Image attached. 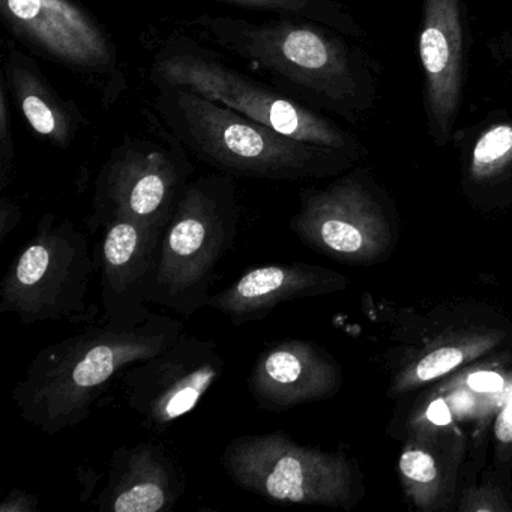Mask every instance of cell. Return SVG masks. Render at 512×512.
Masks as SVG:
<instances>
[{
    "label": "cell",
    "mask_w": 512,
    "mask_h": 512,
    "mask_svg": "<svg viewBox=\"0 0 512 512\" xmlns=\"http://www.w3.org/2000/svg\"><path fill=\"white\" fill-rule=\"evenodd\" d=\"M182 334L181 319L154 313L136 328L100 322L49 344L14 386L20 418L49 436L79 427L116 377L163 352Z\"/></svg>",
    "instance_id": "obj_1"
},
{
    "label": "cell",
    "mask_w": 512,
    "mask_h": 512,
    "mask_svg": "<svg viewBox=\"0 0 512 512\" xmlns=\"http://www.w3.org/2000/svg\"><path fill=\"white\" fill-rule=\"evenodd\" d=\"M154 107L170 136L217 172L292 182L331 169L340 151L299 142L179 86L155 85Z\"/></svg>",
    "instance_id": "obj_2"
},
{
    "label": "cell",
    "mask_w": 512,
    "mask_h": 512,
    "mask_svg": "<svg viewBox=\"0 0 512 512\" xmlns=\"http://www.w3.org/2000/svg\"><path fill=\"white\" fill-rule=\"evenodd\" d=\"M301 17L280 16L268 22L203 14L196 28L220 49L263 71L278 89L338 107L356 97L355 68L337 38Z\"/></svg>",
    "instance_id": "obj_3"
},
{
    "label": "cell",
    "mask_w": 512,
    "mask_h": 512,
    "mask_svg": "<svg viewBox=\"0 0 512 512\" xmlns=\"http://www.w3.org/2000/svg\"><path fill=\"white\" fill-rule=\"evenodd\" d=\"M241 224L233 176L191 179L164 229L149 302L190 319L208 305L221 260L232 250Z\"/></svg>",
    "instance_id": "obj_4"
},
{
    "label": "cell",
    "mask_w": 512,
    "mask_h": 512,
    "mask_svg": "<svg viewBox=\"0 0 512 512\" xmlns=\"http://www.w3.org/2000/svg\"><path fill=\"white\" fill-rule=\"evenodd\" d=\"M149 79L154 86L190 89L299 142L349 151V137L337 125L280 89L224 64L193 38L170 40L155 55Z\"/></svg>",
    "instance_id": "obj_5"
},
{
    "label": "cell",
    "mask_w": 512,
    "mask_h": 512,
    "mask_svg": "<svg viewBox=\"0 0 512 512\" xmlns=\"http://www.w3.org/2000/svg\"><path fill=\"white\" fill-rule=\"evenodd\" d=\"M97 271L86 233L44 214L2 278L0 314H16L25 325L83 319Z\"/></svg>",
    "instance_id": "obj_6"
},
{
    "label": "cell",
    "mask_w": 512,
    "mask_h": 512,
    "mask_svg": "<svg viewBox=\"0 0 512 512\" xmlns=\"http://www.w3.org/2000/svg\"><path fill=\"white\" fill-rule=\"evenodd\" d=\"M221 463L233 484L269 502L344 506L352 496V469L343 457L299 445L284 433L235 437Z\"/></svg>",
    "instance_id": "obj_7"
},
{
    "label": "cell",
    "mask_w": 512,
    "mask_h": 512,
    "mask_svg": "<svg viewBox=\"0 0 512 512\" xmlns=\"http://www.w3.org/2000/svg\"><path fill=\"white\" fill-rule=\"evenodd\" d=\"M193 173L184 148L127 137L95 179L89 227L97 232L110 221L128 220L164 232Z\"/></svg>",
    "instance_id": "obj_8"
},
{
    "label": "cell",
    "mask_w": 512,
    "mask_h": 512,
    "mask_svg": "<svg viewBox=\"0 0 512 512\" xmlns=\"http://www.w3.org/2000/svg\"><path fill=\"white\" fill-rule=\"evenodd\" d=\"M224 368L214 340L182 334L163 352L127 368L122 374L125 400L146 427L166 431L199 406Z\"/></svg>",
    "instance_id": "obj_9"
},
{
    "label": "cell",
    "mask_w": 512,
    "mask_h": 512,
    "mask_svg": "<svg viewBox=\"0 0 512 512\" xmlns=\"http://www.w3.org/2000/svg\"><path fill=\"white\" fill-rule=\"evenodd\" d=\"M11 35L56 64L85 74L118 73V49L103 26L74 0H0Z\"/></svg>",
    "instance_id": "obj_10"
},
{
    "label": "cell",
    "mask_w": 512,
    "mask_h": 512,
    "mask_svg": "<svg viewBox=\"0 0 512 512\" xmlns=\"http://www.w3.org/2000/svg\"><path fill=\"white\" fill-rule=\"evenodd\" d=\"M101 230L95 251L101 277V322L113 328H136L154 314L149 310V295L164 232L128 220L110 221Z\"/></svg>",
    "instance_id": "obj_11"
},
{
    "label": "cell",
    "mask_w": 512,
    "mask_h": 512,
    "mask_svg": "<svg viewBox=\"0 0 512 512\" xmlns=\"http://www.w3.org/2000/svg\"><path fill=\"white\" fill-rule=\"evenodd\" d=\"M289 227L308 247L340 260L370 259L383 230L370 197L352 179L304 191Z\"/></svg>",
    "instance_id": "obj_12"
},
{
    "label": "cell",
    "mask_w": 512,
    "mask_h": 512,
    "mask_svg": "<svg viewBox=\"0 0 512 512\" xmlns=\"http://www.w3.org/2000/svg\"><path fill=\"white\" fill-rule=\"evenodd\" d=\"M338 370L334 361L310 341H275L251 367L248 391L257 407L283 413L335 394Z\"/></svg>",
    "instance_id": "obj_13"
},
{
    "label": "cell",
    "mask_w": 512,
    "mask_h": 512,
    "mask_svg": "<svg viewBox=\"0 0 512 512\" xmlns=\"http://www.w3.org/2000/svg\"><path fill=\"white\" fill-rule=\"evenodd\" d=\"M419 56L434 137L443 143L454 124L463 80L460 0H424Z\"/></svg>",
    "instance_id": "obj_14"
},
{
    "label": "cell",
    "mask_w": 512,
    "mask_h": 512,
    "mask_svg": "<svg viewBox=\"0 0 512 512\" xmlns=\"http://www.w3.org/2000/svg\"><path fill=\"white\" fill-rule=\"evenodd\" d=\"M185 478L172 455L154 442L122 446L110 458L109 481L98 496L103 512L172 511Z\"/></svg>",
    "instance_id": "obj_15"
},
{
    "label": "cell",
    "mask_w": 512,
    "mask_h": 512,
    "mask_svg": "<svg viewBox=\"0 0 512 512\" xmlns=\"http://www.w3.org/2000/svg\"><path fill=\"white\" fill-rule=\"evenodd\" d=\"M340 286L338 275L319 266L277 263L248 269L226 289L211 293L206 307L242 326L266 319L284 302L323 295Z\"/></svg>",
    "instance_id": "obj_16"
},
{
    "label": "cell",
    "mask_w": 512,
    "mask_h": 512,
    "mask_svg": "<svg viewBox=\"0 0 512 512\" xmlns=\"http://www.w3.org/2000/svg\"><path fill=\"white\" fill-rule=\"evenodd\" d=\"M2 80L32 131L58 148H68L88 124L79 106L62 98L37 61L17 47L5 55Z\"/></svg>",
    "instance_id": "obj_17"
},
{
    "label": "cell",
    "mask_w": 512,
    "mask_h": 512,
    "mask_svg": "<svg viewBox=\"0 0 512 512\" xmlns=\"http://www.w3.org/2000/svg\"><path fill=\"white\" fill-rule=\"evenodd\" d=\"M247 10L266 11L280 16L301 17L326 25H341L343 16L329 0H214Z\"/></svg>",
    "instance_id": "obj_18"
},
{
    "label": "cell",
    "mask_w": 512,
    "mask_h": 512,
    "mask_svg": "<svg viewBox=\"0 0 512 512\" xmlns=\"http://www.w3.org/2000/svg\"><path fill=\"white\" fill-rule=\"evenodd\" d=\"M512 160V125L497 124L485 131L472 152V175L488 178Z\"/></svg>",
    "instance_id": "obj_19"
},
{
    "label": "cell",
    "mask_w": 512,
    "mask_h": 512,
    "mask_svg": "<svg viewBox=\"0 0 512 512\" xmlns=\"http://www.w3.org/2000/svg\"><path fill=\"white\" fill-rule=\"evenodd\" d=\"M16 166L13 124H11L10 92L4 80L0 83V190H7Z\"/></svg>",
    "instance_id": "obj_20"
},
{
    "label": "cell",
    "mask_w": 512,
    "mask_h": 512,
    "mask_svg": "<svg viewBox=\"0 0 512 512\" xmlns=\"http://www.w3.org/2000/svg\"><path fill=\"white\" fill-rule=\"evenodd\" d=\"M464 353L457 347H440L428 353L416 365L415 376L419 382H428L457 368L463 362Z\"/></svg>",
    "instance_id": "obj_21"
},
{
    "label": "cell",
    "mask_w": 512,
    "mask_h": 512,
    "mask_svg": "<svg viewBox=\"0 0 512 512\" xmlns=\"http://www.w3.org/2000/svg\"><path fill=\"white\" fill-rule=\"evenodd\" d=\"M400 470L407 479L416 484H430L437 478L436 461L421 449L404 452L400 458Z\"/></svg>",
    "instance_id": "obj_22"
},
{
    "label": "cell",
    "mask_w": 512,
    "mask_h": 512,
    "mask_svg": "<svg viewBox=\"0 0 512 512\" xmlns=\"http://www.w3.org/2000/svg\"><path fill=\"white\" fill-rule=\"evenodd\" d=\"M23 212L19 203L8 197H0V242H4L11 232L22 223Z\"/></svg>",
    "instance_id": "obj_23"
},
{
    "label": "cell",
    "mask_w": 512,
    "mask_h": 512,
    "mask_svg": "<svg viewBox=\"0 0 512 512\" xmlns=\"http://www.w3.org/2000/svg\"><path fill=\"white\" fill-rule=\"evenodd\" d=\"M38 509L40 506L37 497L20 488H14L0 505V512H35Z\"/></svg>",
    "instance_id": "obj_24"
},
{
    "label": "cell",
    "mask_w": 512,
    "mask_h": 512,
    "mask_svg": "<svg viewBox=\"0 0 512 512\" xmlns=\"http://www.w3.org/2000/svg\"><path fill=\"white\" fill-rule=\"evenodd\" d=\"M467 383L470 388L478 392H496L502 389L503 379L499 374L482 371V373L472 374Z\"/></svg>",
    "instance_id": "obj_25"
},
{
    "label": "cell",
    "mask_w": 512,
    "mask_h": 512,
    "mask_svg": "<svg viewBox=\"0 0 512 512\" xmlns=\"http://www.w3.org/2000/svg\"><path fill=\"white\" fill-rule=\"evenodd\" d=\"M496 436L502 442H512V404H509L497 418Z\"/></svg>",
    "instance_id": "obj_26"
},
{
    "label": "cell",
    "mask_w": 512,
    "mask_h": 512,
    "mask_svg": "<svg viewBox=\"0 0 512 512\" xmlns=\"http://www.w3.org/2000/svg\"><path fill=\"white\" fill-rule=\"evenodd\" d=\"M427 416L431 422L437 425H445L451 422V413H449L448 407H446L443 400L434 401L430 409H428Z\"/></svg>",
    "instance_id": "obj_27"
}]
</instances>
